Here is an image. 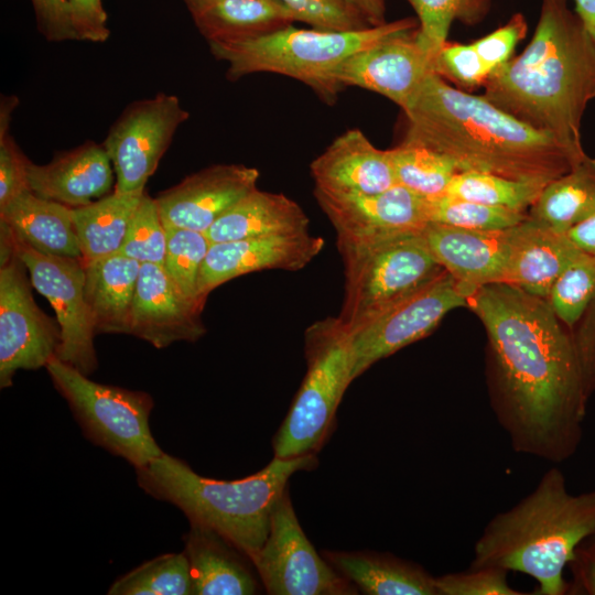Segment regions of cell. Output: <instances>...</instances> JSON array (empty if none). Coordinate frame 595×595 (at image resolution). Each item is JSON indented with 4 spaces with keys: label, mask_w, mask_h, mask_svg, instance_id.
I'll use <instances>...</instances> for the list:
<instances>
[{
    "label": "cell",
    "mask_w": 595,
    "mask_h": 595,
    "mask_svg": "<svg viewBox=\"0 0 595 595\" xmlns=\"http://www.w3.org/2000/svg\"><path fill=\"white\" fill-rule=\"evenodd\" d=\"M490 348L491 407L512 450L560 463L575 450L589 399L575 335L549 301L506 283L467 298Z\"/></svg>",
    "instance_id": "obj_1"
},
{
    "label": "cell",
    "mask_w": 595,
    "mask_h": 595,
    "mask_svg": "<svg viewBox=\"0 0 595 595\" xmlns=\"http://www.w3.org/2000/svg\"><path fill=\"white\" fill-rule=\"evenodd\" d=\"M402 142L434 150L458 172L495 174L547 185L577 161L560 142L498 108L483 95L451 86L435 72L402 110Z\"/></svg>",
    "instance_id": "obj_2"
},
{
    "label": "cell",
    "mask_w": 595,
    "mask_h": 595,
    "mask_svg": "<svg viewBox=\"0 0 595 595\" xmlns=\"http://www.w3.org/2000/svg\"><path fill=\"white\" fill-rule=\"evenodd\" d=\"M483 87L491 104L552 136L577 161L587 155L582 121L595 100V41L567 0H542L529 44Z\"/></svg>",
    "instance_id": "obj_3"
},
{
    "label": "cell",
    "mask_w": 595,
    "mask_h": 595,
    "mask_svg": "<svg viewBox=\"0 0 595 595\" xmlns=\"http://www.w3.org/2000/svg\"><path fill=\"white\" fill-rule=\"evenodd\" d=\"M595 536V490L571 494L564 474L548 469L511 508L495 515L474 544L470 566H493L533 578L538 595H563L566 566Z\"/></svg>",
    "instance_id": "obj_4"
},
{
    "label": "cell",
    "mask_w": 595,
    "mask_h": 595,
    "mask_svg": "<svg viewBox=\"0 0 595 595\" xmlns=\"http://www.w3.org/2000/svg\"><path fill=\"white\" fill-rule=\"evenodd\" d=\"M316 465L315 455L274 457L253 475L218 480L203 477L185 462L163 453L136 468V473L139 486L147 494L175 505L190 522L216 530L253 564L269 534L273 509L289 489L290 477Z\"/></svg>",
    "instance_id": "obj_5"
},
{
    "label": "cell",
    "mask_w": 595,
    "mask_h": 595,
    "mask_svg": "<svg viewBox=\"0 0 595 595\" xmlns=\"http://www.w3.org/2000/svg\"><path fill=\"white\" fill-rule=\"evenodd\" d=\"M418 28L413 18L348 32L289 25L257 37L208 45L217 60L228 64L231 80L255 73L280 74L309 85L322 99L333 102L340 89L331 74L343 61L391 34Z\"/></svg>",
    "instance_id": "obj_6"
},
{
    "label": "cell",
    "mask_w": 595,
    "mask_h": 595,
    "mask_svg": "<svg viewBox=\"0 0 595 595\" xmlns=\"http://www.w3.org/2000/svg\"><path fill=\"white\" fill-rule=\"evenodd\" d=\"M304 353L305 377L273 437L277 458L316 455L331 435L337 408L354 380L351 335L338 316L307 327Z\"/></svg>",
    "instance_id": "obj_7"
},
{
    "label": "cell",
    "mask_w": 595,
    "mask_h": 595,
    "mask_svg": "<svg viewBox=\"0 0 595 595\" xmlns=\"http://www.w3.org/2000/svg\"><path fill=\"white\" fill-rule=\"evenodd\" d=\"M345 295L338 318L354 331L444 270L418 231L370 238L337 237Z\"/></svg>",
    "instance_id": "obj_8"
},
{
    "label": "cell",
    "mask_w": 595,
    "mask_h": 595,
    "mask_svg": "<svg viewBox=\"0 0 595 595\" xmlns=\"http://www.w3.org/2000/svg\"><path fill=\"white\" fill-rule=\"evenodd\" d=\"M45 368L91 442L136 468L164 453L150 430L154 402L149 393L95 382L56 357Z\"/></svg>",
    "instance_id": "obj_9"
},
{
    "label": "cell",
    "mask_w": 595,
    "mask_h": 595,
    "mask_svg": "<svg viewBox=\"0 0 595 595\" xmlns=\"http://www.w3.org/2000/svg\"><path fill=\"white\" fill-rule=\"evenodd\" d=\"M472 290L442 270L425 284L350 332L353 378L430 335L446 313L467 305Z\"/></svg>",
    "instance_id": "obj_10"
},
{
    "label": "cell",
    "mask_w": 595,
    "mask_h": 595,
    "mask_svg": "<svg viewBox=\"0 0 595 595\" xmlns=\"http://www.w3.org/2000/svg\"><path fill=\"white\" fill-rule=\"evenodd\" d=\"M271 595H354L358 588L314 549L298 520L289 489L278 500L269 534L253 561Z\"/></svg>",
    "instance_id": "obj_11"
},
{
    "label": "cell",
    "mask_w": 595,
    "mask_h": 595,
    "mask_svg": "<svg viewBox=\"0 0 595 595\" xmlns=\"http://www.w3.org/2000/svg\"><path fill=\"white\" fill-rule=\"evenodd\" d=\"M188 117L174 95L159 93L131 102L102 143L116 174L115 191L144 192L175 131Z\"/></svg>",
    "instance_id": "obj_12"
},
{
    "label": "cell",
    "mask_w": 595,
    "mask_h": 595,
    "mask_svg": "<svg viewBox=\"0 0 595 595\" xmlns=\"http://www.w3.org/2000/svg\"><path fill=\"white\" fill-rule=\"evenodd\" d=\"M28 268L15 252L0 263V387L20 369L35 370L57 356L62 332L35 303Z\"/></svg>",
    "instance_id": "obj_13"
},
{
    "label": "cell",
    "mask_w": 595,
    "mask_h": 595,
    "mask_svg": "<svg viewBox=\"0 0 595 595\" xmlns=\"http://www.w3.org/2000/svg\"><path fill=\"white\" fill-rule=\"evenodd\" d=\"M15 250L28 268L32 285L56 313L62 332L56 358L88 376L97 368L96 333L85 300L83 259L41 253L17 237Z\"/></svg>",
    "instance_id": "obj_14"
},
{
    "label": "cell",
    "mask_w": 595,
    "mask_h": 595,
    "mask_svg": "<svg viewBox=\"0 0 595 595\" xmlns=\"http://www.w3.org/2000/svg\"><path fill=\"white\" fill-rule=\"evenodd\" d=\"M416 30L391 34L354 53L332 72L331 80L339 89L356 86L380 94L404 110L434 72Z\"/></svg>",
    "instance_id": "obj_15"
},
{
    "label": "cell",
    "mask_w": 595,
    "mask_h": 595,
    "mask_svg": "<svg viewBox=\"0 0 595 595\" xmlns=\"http://www.w3.org/2000/svg\"><path fill=\"white\" fill-rule=\"evenodd\" d=\"M313 193L337 237L419 231L428 223V197L400 184L375 194H340L317 187Z\"/></svg>",
    "instance_id": "obj_16"
},
{
    "label": "cell",
    "mask_w": 595,
    "mask_h": 595,
    "mask_svg": "<svg viewBox=\"0 0 595 595\" xmlns=\"http://www.w3.org/2000/svg\"><path fill=\"white\" fill-rule=\"evenodd\" d=\"M259 171L244 164H214L161 192L156 204L165 226L205 232L257 187Z\"/></svg>",
    "instance_id": "obj_17"
},
{
    "label": "cell",
    "mask_w": 595,
    "mask_h": 595,
    "mask_svg": "<svg viewBox=\"0 0 595 595\" xmlns=\"http://www.w3.org/2000/svg\"><path fill=\"white\" fill-rule=\"evenodd\" d=\"M519 225L479 230L426 223L418 232L436 262L474 291L485 284L501 282Z\"/></svg>",
    "instance_id": "obj_18"
},
{
    "label": "cell",
    "mask_w": 595,
    "mask_h": 595,
    "mask_svg": "<svg viewBox=\"0 0 595 595\" xmlns=\"http://www.w3.org/2000/svg\"><path fill=\"white\" fill-rule=\"evenodd\" d=\"M324 245L322 237L309 231L212 244L199 273V296L206 302L214 289L250 272L301 270L322 251Z\"/></svg>",
    "instance_id": "obj_19"
},
{
    "label": "cell",
    "mask_w": 595,
    "mask_h": 595,
    "mask_svg": "<svg viewBox=\"0 0 595 595\" xmlns=\"http://www.w3.org/2000/svg\"><path fill=\"white\" fill-rule=\"evenodd\" d=\"M203 307L190 300L156 263H141L137 282L130 334L156 348L175 342H196L206 328Z\"/></svg>",
    "instance_id": "obj_20"
},
{
    "label": "cell",
    "mask_w": 595,
    "mask_h": 595,
    "mask_svg": "<svg viewBox=\"0 0 595 595\" xmlns=\"http://www.w3.org/2000/svg\"><path fill=\"white\" fill-rule=\"evenodd\" d=\"M315 187L340 194H375L398 184L389 150L359 129L338 136L312 163Z\"/></svg>",
    "instance_id": "obj_21"
},
{
    "label": "cell",
    "mask_w": 595,
    "mask_h": 595,
    "mask_svg": "<svg viewBox=\"0 0 595 595\" xmlns=\"http://www.w3.org/2000/svg\"><path fill=\"white\" fill-rule=\"evenodd\" d=\"M113 167L102 144L87 141L58 153L44 165L30 161V191L71 208L106 196L113 185Z\"/></svg>",
    "instance_id": "obj_22"
},
{
    "label": "cell",
    "mask_w": 595,
    "mask_h": 595,
    "mask_svg": "<svg viewBox=\"0 0 595 595\" xmlns=\"http://www.w3.org/2000/svg\"><path fill=\"white\" fill-rule=\"evenodd\" d=\"M184 544L190 566L191 595L257 593L259 585L251 569V560L219 532L190 522Z\"/></svg>",
    "instance_id": "obj_23"
},
{
    "label": "cell",
    "mask_w": 595,
    "mask_h": 595,
    "mask_svg": "<svg viewBox=\"0 0 595 595\" xmlns=\"http://www.w3.org/2000/svg\"><path fill=\"white\" fill-rule=\"evenodd\" d=\"M581 251L564 232L520 223L513 250L500 283L547 299L553 284Z\"/></svg>",
    "instance_id": "obj_24"
},
{
    "label": "cell",
    "mask_w": 595,
    "mask_h": 595,
    "mask_svg": "<svg viewBox=\"0 0 595 595\" xmlns=\"http://www.w3.org/2000/svg\"><path fill=\"white\" fill-rule=\"evenodd\" d=\"M84 292L96 334H130L141 263L122 253L84 262Z\"/></svg>",
    "instance_id": "obj_25"
},
{
    "label": "cell",
    "mask_w": 595,
    "mask_h": 595,
    "mask_svg": "<svg viewBox=\"0 0 595 595\" xmlns=\"http://www.w3.org/2000/svg\"><path fill=\"white\" fill-rule=\"evenodd\" d=\"M301 206L281 193L255 188L225 212L206 231L210 244L309 231Z\"/></svg>",
    "instance_id": "obj_26"
},
{
    "label": "cell",
    "mask_w": 595,
    "mask_h": 595,
    "mask_svg": "<svg viewBox=\"0 0 595 595\" xmlns=\"http://www.w3.org/2000/svg\"><path fill=\"white\" fill-rule=\"evenodd\" d=\"M207 42L257 37L292 25L293 18L279 0H184Z\"/></svg>",
    "instance_id": "obj_27"
},
{
    "label": "cell",
    "mask_w": 595,
    "mask_h": 595,
    "mask_svg": "<svg viewBox=\"0 0 595 595\" xmlns=\"http://www.w3.org/2000/svg\"><path fill=\"white\" fill-rule=\"evenodd\" d=\"M0 220L36 251L82 259L73 208L25 191L0 208Z\"/></svg>",
    "instance_id": "obj_28"
},
{
    "label": "cell",
    "mask_w": 595,
    "mask_h": 595,
    "mask_svg": "<svg viewBox=\"0 0 595 595\" xmlns=\"http://www.w3.org/2000/svg\"><path fill=\"white\" fill-rule=\"evenodd\" d=\"M326 559L368 595H437L435 577L421 565L388 553L324 551Z\"/></svg>",
    "instance_id": "obj_29"
},
{
    "label": "cell",
    "mask_w": 595,
    "mask_h": 595,
    "mask_svg": "<svg viewBox=\"0 0 595 595\" xmlns=\"http://www.w3.org/2000/svg\"><path fill=\"white\" fill-rule=\"evenodd\" d=\"M145 192L113 191L88 205L73 208V220L84 262L119 253Z\"/></svg>",
    "instance_id": "obj_30"
},
{
    "label": "cell",
    "mask_w": 595,
    "mask_h": 595,
    "mask_svg": "<svg viewBox=\"0 0 595 595\" xmlns=\"http://www.w3.org/2000/svg\"><path fill=\"white\" fill-rule=\"evenodd\" d=\"M594 214L595 158L588 155L548 183L528 210L530 219L559 232H565Z\"/></svg>",
    "instance_id": "obj_31"
},
{
    "label": "cell",
    "mask_w": 595,
    "mask_h": 595,
    "mask_svg": "<svg viewBox=\"0 0 595 595\" xmlns=\"http://www.w3.org/2000/svg\"><path fill=\"white\" fill-rule=\"evenodd\" d=\"M414 9L419 28L416 41L432 63L448 41L454 21L474 25L484 20L491 0H407Z\"/></svg>",
    "instance_id": "obj_32"
},
{
    "label": "cell",
    "mask_w": 595,
    "mask_h": 595,
    "mask_svg": "<svg viewBox=\"0 0 595 595\" xmlns=\"http://www.w3.org/2000/svg\"><path fill=\"white\" fill-rule=\"evenodd\" d=\"M389 154L398 184L425 197L444 194L458 172L452 160L423 145L401 142Z\"/></svg>",
    "instance_id": "obj_33"
},
{
    "label": "cell",
    "mask_w": 595,
    "mask_h": 595,
    "mask_svg": "<svg viewBox=\"0 0 595 595\" xmlns=\"http://www.w3.org/2000/svg\"><path fill=\"white\" fill-rule=\"evenodd\" d=\"M545 185L495 174L457 172L444 194L509 209L528 212Z\"/></svg>",
    "instance_id": "obj_34"
},
{
    "label": "cell",
    "mask_w": 595,
    "mask_h": 595,
    "mask_svg": "<svg viewBox=\"0 0 595 595\" xmlns=\"http://www.w3.org/2000/svg\"><path fill=\"white\" fill-rule=\"evenodd\" d=\"M190 566L185 553H167L142 563L116 580L109 595H190Z\"/></svg>",
    "instance_id": "obj_35"
},
{
    "label": "cell",
    "mask_w": 595,
    "mask_h": 595,
    "mask_svg": "<svg viewBox=\"0 0 595 595\" xmlns=\"http://www.w3.org/2000/svg\"><path fill=\"white\" fill-rule=\"evenodd\" d=\"M528 217V212L489 206L442 194L428 197V223L479 230L513 227Z\"/></svg>",
    "instance_id": "obj_36"
},
{
    "label": "cell",
    "mask_w": 595,
    "mask_h": 595,
    "mask_svg": "<svg viewBox=\"0 0 595 595\" xmlns=\"http://www.w3.org/2000/svg\"><path fill=\"white\" fill-rule=\"evenodd\" d=\"M163 268L177 288L193 302L204 307L198 292L199 273L210 247L205 232L167 227Z\"/></svg>",
    "instance_id": "obj_37"
},
{
    "label": "cell",
    "mask_w": 595,
    "mask_h": 595,
    "mask_svg": "<svg viewBox=\"0 0 595 595\" xmlns=\"http://www.w3.org/2000/svg\"><path fill=\"white\" fill-rule=\"evenodd\" d=\"M547 300L572 328L595 304V255L580 252L553 284Z\"/></svg>",
    "instance_id": "obj_38"
},
{
    "label": "cell",
    "mask_w": 595,
    "mask_h": 595,
    "mask_svg": "<svg viewBox=\"0 0 595 595\" xmlns=\"http://www.w3.org/2000/svg\"><path fill=\"white\" fill-rule=\"evenodd\" d=\"M166 252V228L155 198L144 193L130 221L122 253L140 263L163 266Z\"/></svg>",
    "instance_id": "obj_39"
},
{
    "label": "cell",
    "mask_w": 595,
    "mask_h": 595,
    "mask_svg": "<svg viewBox=\"0 0 595 595\" xmlns=\"http://www.w3.org/2000/svg\"><path fill=\"white\" fill-rule=\"evenodd\" d=\"M293 21L323 31H358L370 25L345 0H279Z\"/></svg>",
    "instance_id": "obj_40"
},
{
    "label": "cell",
    "mask_w": 595,
    "mask_h": 595,
    "mask_svg": "<svg viewBox=\"0 0 595 595\" xmlns=\"http://www.w3.org/2000/svg\"><path fill=\"white\" fill-rule=\"evenodd\" d=\"M433 71L468 93L484 86L490 75L472 43L448 41L439 52Z\"/></svg>",
    "instance_id": "obj_41"
},
{
    "label": "cell",
    "mask_w": 595,
    "mask_h": 595,
    "mask_svg": "<svg viewBox=\"0 0 595 595\" xmlns=\"http://www.w3.org/2000/svg\"><path fill=\"white\" fill-rule=\"evenodd\" d=\"M508 573L493 566H470L435 577L437 595H522L508 583Z\"/></svg>",
    "instance_id": "obj_42"
},
{
    "label": "cell",
    "mask_w": 595,
    "mask_h": 595,
    "mask_svg": "<svg viewBox=\"0 0 595 595\" xmlns=\"http://www.w3.org/2000/svg\"><path fill=\"white\" fill-rule=\"evenodd\" d=\"M12 117L0 116V208L25 191H30L28 166L30 160L23 154L9 133Z\"/></svg>",
    "instance_id": "obj_43"
},
{
    "label": "cell",
    "mask_w": 595,
    "mask_h": 595,
    "mask_svg": "<svg viewBox=\"0 0 595 595\" xmlns=\"http://www.w3.org/2000/svg\"><path fill=\"white\" fill-rule=\"evenodd\" d=\"M528 32V24L522 13H515L504 25L491 33L472 42L480 60L491 73L507 63L517 44Z\"/></svg>",
    "instance_id": "obj_44"
},
{
    "label": "cell",
    "mask_w": 595,
    "mask_h": 595,
    "mask_svg": "<svg viewBox=\"0 0 595 595\" xmlns=\"http://www.w3.org/2000/svg\"><path fill=\"white\" fill-rule=\"evenodd\" d=\"M72 25L78 40L105 42L110 30L102 0H67Z\"/></svg>",
    "instance_id": "obj_45"
},
{
    "label": "cell",
    "mask_w": 595,
    "mask_h": 595,
    "mask_svg": "<svg viewBox=\"0 0 595 595\" xmlns=\"http://www.w3.org/2000/svg\"><path fill=\"white\" fill-rule=\"evenodd\" d=\"M39 31L51 42L78 40L67 0H31Z\"/></svg>",
    "instance_id": "obj_46"
},
{
    "label": "cell",
    "mask_w": 595,
    "mask_h": 595,
    "mask_svg": "<svg viewBox=\"0 0 595 595\" xmlns=\"http://www.w3.org/2000/svg\"><path fill=\"white\" fill-rule=\"evenodd\" d=\"M564 234L580 251L595 255V214Z\"/></svg>",
    "instance_id": "obj_47"
},
{
    "label": "cell",
    "mask_w": 595,
    "mask_h": 595,
    "mask_svg": "<svg viewBox=\"0 0 595 595\" xmlns=\"http://www.w3.org/2000/svg\"><path fill=\"white\" fill-rule=\"evenodd\" d=\"M370 26L386 23V0H345Z\"/></svg>",
    "instance_id": "obj_48"
},
{
    "label": "cell",
    "mask_w": 595,
    "mask_h": 595,
    "mask_svg": "<svg viewBox=\"0 0 595 595\" xmlns=\"http://www.w3.org/2000/svg\"><path fill=\"white\" fill-rule=\"evenodd\" d=\"M575 12L595 41V0H574Z\"/></svg>",
    "instance_id": "obj_49"
},
{
    "label": "cell",
    "mask_w": 595,
    "mask_h": 595,
    "mask_svg": "<svg viewBox=\"0 0 595 595\" xmlns=\"http://www.w3.org/2000/svg\"><path fill=\"white\" fill-rule=\"evenodd\" d=\"M585 566L582 573L583 585L587 593L595 595V550L587 554Z\"/></svg>",
    "instance_id": "obj_50"
}]
</instances>
